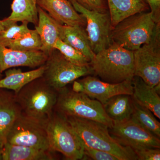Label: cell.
Here are the masks:
<instances>
[{"label":"cell","instance_id":"obj_25","mask_svg":"<svg viewBox=\"0 0 160 160\" xmlns=\"http://www.w3.org/2000/svg\"><path fill=\"white\" fill-rule=\"evenodd\" d=\"M6 47L22 52L42 51V44L37 30L30 29L23 36L8 43Z\"/></svg>","mask_w":160,"mask_h":160},{"label":"cell","instance_id":"obj_16","mask_svg":"<svg viewBox=\"0 0 160 160\" xmlns=\"http://www.w3.org/2000/svg\"><path fill=\"white\" fill-rule=\"evenodd\" d=\"M59 38L80 52L90 61L96 54L92 51L85 27L59 24Z\"/></svg>","mask_w":160,"mask_h":160},{"label":"cell","instance_id":"obj_15","mask_svg":"<svg viewBox=\"0 0 160 160\" xmlns=\"http://www.w3.org/2000/svg\"><path fill=\"white\" fill-rule=\"evenodd\" d=\"M22 113L14 92L0 89V141L4 144L12 126Z\"/></svg>","mask_w":160,"mask_h":160},{"label":"cell","instance_id":"obj_18","mask_svg":"<svg viewBox=\"0 0 160 160\" xmlns=\"http://www.w3.org/2000/svg\"><path fill=\"white\" fill-rule=\"evenodd\" d=\"M132 99L137 103L149 109L160 119V98L154 87L149 86L141 78L134 76L132 79Z\"/></svg>","mask_w":160,"mask_h":160},{"label":"cell","instance_id":"obj_20","mask_svg":"<svg viewBox=\"0 0 160 160\" xmlns=\"http://www.w3.org/2000/svg\"><path fill=\"white\" fill-rule=\"evenodd\" d=\"M45 65L31 71L23 72L17 67L6 70L5 77L0 79V89H8L17 93L23 87L38 78L42 77Z\"/></svg>","mask_w":160,"mask_h":160},{"label":"cell","instance_id":"obj_11","mask_svg":"<svg viewBox=\"0 0 160 160\" xmlns=\"http://www.w3.org/2000/svg\"><path fill=\"white\" fill-rule=\"evenodd\" d=\"M113 138L122 146L130 147L133 150L146 148H160V140L132 121L131 118L113 122L109 128Z\"/></svg>","mask_w":160,"mask_h":160},{"label":"cell","instance_id":"obj_23","mask_svg":"<svg viewBox=\"0 0 160 160\" xmlns=\"http://www.w3.org/2000/svg\"><path fill=\"white\" fill-rule=\"evenodd\" d=\"M12 12L6 19L12 22L30 23L37 25L38 17L37 0H13Z\"/></svg>","mask_w":160,"mask_h":160},{"label":"cell","instance_id":"obj_1","mask_svg":"<svg viewBox=\"0 0 160 160\" xmlns=\"http://www.w3.org/2000/svg\"><path fill=\"white\" fill-rule=\"evenodd\" d=\"M83 144L109 152L119 160H137L134 150L119 144L112 137L109 127L103 123L74 117H65Z\"/></svg>","mask_w":160,"mask_h":160},{"label":"cell","instance_id":"obj_4","mask_svg":"<svg viewBox=\"0 0 160 160\" xmlns=\"http://www.w3.org/2000/svg\"><path fill=\"white\" fill-rule=\"evenodd\" d=\"M160 22L153 18L151 12H140L121 21L111 32L112 43L134 51L151 42Z\"/></svg>","mask_w":160,"mask_h":160},{"label":"cell","instance_id":"obj_26","mask_svg":"<svg viewBox=\"0 0 160 160\" xmlns=\"http://www.w3.org/2000/svg\"><path fill=\"white\" fill-rule=\"evenodd\" d=\"M5 29L0 32V44L6 46L13 40L17 39L26 34L30 30L27 22L18 25L17 23L9 22L6 18L2 20Z\"/></svg>","mask_w":160,"mask_h":160},{"label":"cell","instance_id":"obj_35","mask_svg":"<svg viewBox=\"0 0 160 160\" xmlns=\"http://www.w3.org/2000/svg\"><path fill=\"white\" fill-rule=\"evenodd\" d=\"M66 1H69V0H66Z\"/></svg>","mask_w":160,"mask_h":160},{"label":"cell","instance_id":"obj_30","mask_svg":"<svg viewBox=\"0 0 160 160\" xmlns=\"http://www.w3.org/2000/svg\"><path fill=\"white\" fill-rule=\"evenodd\" d=\"M138 160H160V148H146L134 150Z\"/></svg>","mask_w":160,"mask_h":160},{"label":"cell","instance_id":"obj_27","mask_svg":"<svg viewBox=\"0 0 160 160\" xmlns=\"http://www.w3.org/2000/svg\"><path fill=\"white\" fill-rule=\"evenodd\" d=\"M54 48L58 49L66 59L75 65L82 66L90 65V61L81 52L65 43L59 38L55 43Z\"/></svg>","mask_w":160,"mask_h":160},{"label":"cell","instance_id":"obj_32","mask_svg":"<svg viewBox=\"0 0 160 160\" xmlns=\"http://www.w3.org/2000/svg\"><path fill=\"white\" fill-rule=\"evenodd\" d=\"M4 144L0 141V160H2V150Z\"/></svg>","mask_w":160,"mask_h":160},{"label":"cell","instance_id":"obj_7","mask_svg":"<svg viewBox=\"0 0 160 160\" xmlns=\"http://www.w3.org/2000/svg\"><path fill=\"white\" fill-rule=\"evenodd\" d=\"M42 77L57 91L82 77L93 74L91 66H79L66 59L58 49L48 54Z\"/></svg>","mask_w":160,"mask_h":160},{"label":"cell","instance_id":"obj_19","mask_svg":"<svg viewBox=\"0 0 160 160\" xmlns=\"http://www.w3.org/2000/svg\"><path fill=\"white\" fill-rule=\"evenodd\" d=\"M38 23L35 26L42 44V51L49 54L54 48L55 43L59 38V24L46 11L38 6Z\"/></svg>","mask_w":160,"mask_h":160},{"label":"cell","instance_id":"obj_31","mask_svg":"<svg viewBox=\"0 0 160 160\" xmlns=\"http://www.w3.org/2000/svg\"><path fill=\"white\" fill-rule=\"evenodd\" d=\"M151 9L153 18L157 22H160V8L158 7L155 0H145Z\"/></svg>","mask_w":160,"mask_h":160},{"label":"cell","instance_id":"obj_24","mask_svg":"<svg viewBox=\"0 0 160 160\" xmlns=\"http://www.w3.org/2000/svg\"><path fill=\"white\" fill-rule=\"evenodd\" d=\"M133 111L131 119L157 137L160 138V123L149 109L133 99Z\"/></svg>","mask_w":160,"mask_h":160},{"label":"cell","instance_id":"obj_13","mask_svg":"<svg viewBox=\"0 0 160 160\" xmlns=\"http://www.w3.org/2000/svg\"><path fill=\"white\" fill-rule=\"evenodd\" d=\"M48 55L44 52H22L13 50L0 44V77L3 72L14 67L36 68L46 62Z\"/></svg>","mask_w":160,"mask_h":160},{"label":"cell","instance_id":"obj_22","mask_svg":"<svg viewBox=\"0 0 160 160\" xmlns=\"http://www.w3.org/2000/svg\"><path fill=\"white\" fill-rule=\"evenodd\" d=\"M103 106L106 113L113 122H122L131 118L133 99L130 95H117L109 99Z\"/></svg>","mask_w":160,"mask_h":160},{"label":"cell","instance_id":"obj_29","mask_svg":"<svg viewBox=\"0 0 160 160\" xmlns=\"http://www.w3.org/2000/svg\"><path fill=\"white\" fill-rule=\"evenodd\" d=\"M80 5L92 11L105 13L109 12L106 0H76Z\"/></svg>","mask_w":160,"mask_h":160},{"label":"cell","instance_id":"obj_10","mask_svg":"<svg viewBox=\"0 0 160 160\" xmlns=\"http://www.w3.org/2000/svg\"><path fill=\"white\" fill-rule=\"evenodd\" d=\"M69 1L77 12L86 19V30L93 52L97 54L111 46L112 27L109 12L92 11L80 5L76 0Z\"/></svg>","mask_w":160,"mask_h":160},{"label":"cell","instance_id":"obj_33","mask_svg":"<svg viewBox=\"0 0 160 160\" xmlns=\"http://www.w3.org/2000/svg\"><path fill=\"white\" fill-rule=\"evenodd\" d=\"M4 29H5V27H4V23H3V21L2 20V21L0 20V32L2 31Z\"/></svg>","mask_w":160,"mask_h":160},{"label":"cell","instance_id":"obj_5","mask_svg":"<svg viewBox=\"0 0 160 160\" xmlns=\"http://www.w3.org/2000/svg\"><path fill=\"white\" fill-rule=\"evenodd\" d=\"M58 92L54 111L64 117H74L103 123L111 128L113 121L108 116L102 104L85 93L65 87Z\"/></svg>","mask_w":160,"mask_h":160},{"label":"cell","instance_id":"obj_17","mask_svg":"<svg viewBox=\"0 0 160 160\" xmlns=\"http://www.w3.org/2000/svg\"><path fill=\"white\" fill-rule=\"evenodd\" d=\"M112 27L126 18L149 10L145 0H106Z\"/></svg>","mask_w":160,"mask_h":160},{"label":"cell","instance_id":"obj_34","mask_svg":"<svg viewBox=\"0 0 160 160\" xmlns=\"http://www.w3.org/2000/svg\"><path fill=\"white\" fill-rule=\"evenodd\" d=\"M157 5L159 8H160V0H155Z\"/></svg>","mask_w":160,"mask_h":160},{"label":"cell","instance_id":"obj_3","mask_svg":"<svg viewBox=\"0 0 160 160\" xmlns=\"http://www.w3.org/2000/svg\"><path fill=\"white\" fill-rule=\"evenodd\" d=\"M15 96L22 113L44 125L54 111L58 92L42 77L28 83Z\"/></svg>","mask_w":160,"mask_h":160},{"label":"cell","instance_id":"obj_2","mask_svg":"<svg viewBox=\"0 0 160 160\" xmlns=\"http://www.w3.org/2000/svg\"><path fill=\"white\" fill-rule=\"evenodd\" d=\"M90 66L93 74L104 82L118 83L132 80L134 76L133 51L112 43L96 54Z\"/></svg>","mask_w":160,"mask_h":160},{"label":"cell","instance_id":"obj_9","mask_svg":"<svg viewBox=\"0 0 160 160\" xmlns=\"http://www.w3.org/2000/svg\"><path fill=\"white\" fill-rule=\"evenodd\" d=\"M6 142L52 152L44 125L22 113L12 126Z\"/></svg>","mask_w":160,"mask_h":160},{"label":"cell","instance_id":"obj_6","mask_svg":"<svg viewBox=\"0 0 160 160\" xmlns=\"http://www.w3.org/2000/svg\"><path fill=\"white\" fill-rule=\"evenodd\" d=\"M44 126L52 152H60L67 160L84 158L82 141L65 117L54 111Z\"/></svg>","mask_w":160,"mask_h":160},{"label":"cell","instance_id":"obj_12","mask_svg":"<svg viewBox=\"0 0 160 160\" xmlns=\"http://www.w3.org/2000/svg\"><path fill=\"white\" fill-rule=\"evenodd\" d=\"M132 81L110 83L88 75L82 79L74 81L72 89L74 91L83 92L104 105L109 99L117 95H132L133 87Z\"/></svg>","mask_w":160,"mask_h":160},{"label":"cell","instance_id":"obj_8","mask_svg":"<svg viewBox=\"0 0 160 160\" xmlns=\"http://www.w3.org/2000/svg\"><path fill=\"white\" fill-rule=\"evenodd\" d=\"M134 76L149 86L160 84V28L151 42L133 51Z\"/></svg>","mask_w":160,"mask_h":160},{"label":"cell","instance_id":"obj_14","mask_svg":"<svg viewBox=\"0 0 160 160\" xmlns=\"http://www.w3.org/2000/svg\"><path fill=\"white\" fill-rule=\"evenodd\" d=\"M37 6L46 11L56 21L62 25L85 27V18L75 9L69 1L37 0Z\"/></svg>","mask_w":160,"mask_h":160},{"label":"cell","instance_id":"obj_28","mask_svg":"<svg viewBox=\"0 0 160 160\" xmlns=\"http://www.w3.org/2000/svg\"><path fill=\"white\" fill-rule=\"evenodd\" d=\"M82 143L84 148V158L88 157L94 160H119L116 157L109 152L91 148Z\"/></svg>","mask_w":160,"mask_h":160},{"label":"cell","instance_id":"obj_21","mask_svg":"<svg viewBox=\"0 0 160 160\" xmlns=\"http://www.w3.org/2000/svg\"><path fill=\"white\" fill-rule=\"evenodd\" d=\"M52 152L6 142L2 150V160H52Z\"/></svg>","mask_w":160,"mask_h":160}]
</instances>
